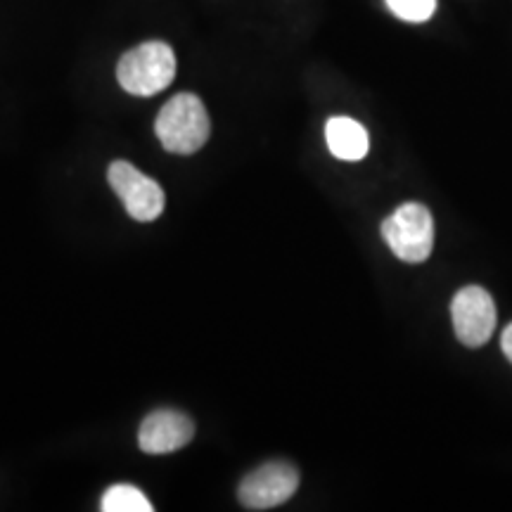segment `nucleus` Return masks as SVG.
I'll list each match as a JSON object with an SVG mask.
<instances>
[{"label": "nucleus", "instance_id": "10", "mask_svg": "<svg viewBox=\"0 0 512 512\" xmlns=\"http://www.w3.org/2000/svg\"><path fill=\"white\" fill-rule=\"evenodd\" d=\"M387 8L403 22H427L437 10V0H387Z\"/></svg>", "mask_w": 512, "mask_h": 512}, {"label": "nucleus", "instance_id": "8", "mask_svg": "<svg viewBox=\"0 0 512 512\" xmlns=\"http://www.w3.org/2000/svg\"><path fill=\"white\" fill-rule=\"evenodd\" d=\"M325 140L332 155L342 162H361L370 150L368 131L349 117H332L325 124Z\"/></svg>", "mask_w": 512, "mask_h": 512}, {"label": "nucleus", "instance_id": "6", "mask_svg": "<svg viewBox=\"0 0 512 512\" xmlns=\"http://www.w3.org/2000/svg\"><path fill=\"white\" fill-rule=\"evenodd\" d=\"M451 320L465 347H484L496 330L494 297L479 285L463 287L451 302Z\"/></svg>", "mask_w": 512, "mask_h": 512}, {"label": "nucleus", "instance_id": "9", "mask_svg": "<svg viewBox=\"0 0 512 512\" xmlns=\"http://www.w3.org/2000/svg\"><path fill=\"white\" fill-rule=\"evenodd\" d=\"M102 512H152V503L133 484H114L105 491L100 503Z\"/></svg>", "mask_w": 512, "mask_h": 512}, {"label": "nucleus", "instance_id": "4", "mask_svg": "<svg viewBox=\"0 0 512 512\" xmlns=\"http://www.w3.org/2000/svg\"><path fill=\"white\" fill-rule=\"evenodd\" d=\"M107 181H110L112 190L124 204V209L131 214V219L140 223H150L162 216L166 207V197L162 185L155 178L145 176L136 166L128 162H112L110 171H107Z\"/></svg>", "mask_w": 512, "mask_h": 512}, {"label": "nucleus", "instance_id": "5", "mask_svg": "<svg viewBox=\"0 0 512 512\" xmlns=\"http://www.w3.org/2000/svg\"><path fill=\"white\" fill-rule=\"evenodd\" d=\"M299 489L297 467L285 460H273L256 467L242 479L238 498L247 510H271L290 501Z\"/></svg>", "mask_w": 512, "mask_h": 512}, {"label": "nucleus", "instance_id": "3", "mask_svg": "<svg viewBox=\"0 0 512 512\" xmlns=\"http://www.w3.org/2000/svg\"><path fill=\"white\" fill-rule=\"evenodd\" d=\"M382 238L406 264H422L434 249V219L420 202H406L382 223Z\"/></svg>", "mask_w": 512, "mask_h": 512}, {"label": "nucleus", "instance_id": "11", "mask_svg": "<svg viewBox=\"0 0 512 512\" xmlns=\"http://www.w3.org/2000/svg\"><path fill=\"white\" fill-rule=\"evenodd\" d=\"M501 347H503V354H505V358H508V361L512 363V323H510L508 328H505V332H503V337H501Z\"/></svg>", "mask_w": 512, "mask_h": 512}, {"label": "nucleus", "instance_id": "7", "mask_svg": "<svg viewBox=\"0 0 512 512\" xmlns=\"http://www.w3.org/2000/svg\"><path fill=\"white\" fill-rule=\"evenodd\" d=\"M195 437V425L188 415L178 411H157L147 415L140 425L138 446L140 451L152 453V456H164L174 453L178 448L188 446Z\"/></svg>", "mask_w": 512, "mask_h": 512}, {"label": "nucleus", "instance_id": "1", "mask_svg": "<svg viewBox=\"0 0 512 512\" xmlns=\"http://www.w3.org/2000/svg\"><path fill=\"white\" fill-rule=\"evenodd\" d=\"M209 114L204 102L192 93L174 95L159 110L155 133L166 152L174 155H195L209 140Z\"/></svg>", "mask_w": 512, "mask_h": 512}, {"label": "nucleus", "instance_id": "2", "mask_svg": "<svg viewBox=\"0 0 512 512\" xmlns=\"http://www.w3.org/2000/svg\"><path fill=\"white\" fill-rule=\"evenodd\" d=\"M176 76V55L169 43L147 41L121 57L117 64L119 86L138 98L162 93Z\"/></svg>", "mask_w": 512, "mask_h": 512}]
</instances>
